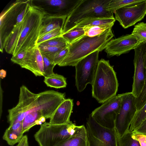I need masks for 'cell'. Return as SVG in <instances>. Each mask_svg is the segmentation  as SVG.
<instances>
[{
  "label": "cell",
  "instance_id": "1",
  "mask_svg": "<svg viewBox=\"0 0 146 146\" xmlns=\"http://www.w3.org/2000/svg\"><path fill=\"white\" fill-rule=\"evenodd\" d=\"M113 36L111 28L93 37L84 35L69 44L68 52L65 58L58 65L60 66H75L81 60L96 51L104 49Z\"/></svg>",
  "mask_w": 146,
  "mask_h": 146
},
{
  "label": "cell",
  "instance_id": "2",
  "mask_svg": "<svg viewBox=\"0 0 146 146\" xmlns=\"http://www.w3.org/2000/svg\"><path fill=\"white\" fill-rule=\"evenodd\" d=\"M92 86V96L102 104L116 95L118 83L116 73L109 60H99Z\"/></svg>",
  "mask_w": 146,
  "mask_h": 146
},
{
  "label": "cell",
  "instance_id": "3",
  "mask_svg": "<svg viewBox=\"0 0 146 146\" xmlns=\"http://www.w3.org/2000/svg\"><path fill=\"white\" fill-rule=\"evenodd\" d=\"M45 15L42 10L30 3L23 21L21 33L13 56L36 45L40 27Z\"/></svg>",
  "mask_w": 146,
  "mask_h": 146
},
{
  "label": "cell",
  "instance_id": "4",
  "mask_svg": "<svg viewBox=\"0 0 146 146\" xmlns=\"http://www.w3.org/2000/svg\"><path fill=\"white\" fill-rule=\"evenodd\" d=\"M111 0H81L66 18L62 34L75 26L82 20L94 17H114L106 9Z\"/></svg>",
  "mask_w": 146,
  "mask_h": 146
},
{
  "label": "cell",
  "instance_id": "5",
  "mask_svg": "<svg viewBox=\"0 0 146 146\" xmlns=\"http://www.w3.org/2000/svg\"><path fill=\"white\" fill-rule=\"evenodd\" d=\"M83 125L77 126L72 121L65 124L45 122L34 135L39 146H56L62 141L77 134Z\"/></svg>",
  "mask_w": 146,
  "mask_h": 146
},
{
  "label": "cell",
  "instance_id": "6",
  "mask_svg": "<svg viewBox=\"0 0 146 146\" xmlns=\"http://www.w3.org/2000/svg\"><path fill=\"white\" fill-rule=\"evenodd\" d=\"M89 146H118L116 129L104 127L97 123L90 114L86 125Z\"/></svg>",
  "mask_w": 146,
  "mask_h": 146
},
{
  "label": "cell",
  "instance_id": "7",
  "mask_svg": "<svg viewBox=\"0 0 146 146\" xmlns=\"http://www.w3.org/2000/svg\"><path fill=\"white\" fill-rule=\"evenodd\" d=\"M122 94L115 95L105 102L91 113L99 124L106 128H115V122L122 101Z\"/></svg>",
  "mask_w": 146,
  "mask_h": 146
},
{
  "label": "cell",
  "instance_id": "8",
  "mask_svg": "<svg viewBox=\"0 0 146 146\" xmlns=\"http://www.w3.org/2000/svg\"><path fill=\"white\" fill-rule=\"evenodd\" d=\"M99 51L94 52L80 60L75 66V85L78 91H83L87 85H92L99 61Z\"/></svg>",
  "mask_w": 146,
  "mask_h": 146
},
{
  "label": "cell",
  "instance_id": "9",
  "mask_svg": "<svg viewBox=\"0 0 146 146\" xmlns=\"http://www.w3.org/2000/svg\"><path fill=\"white\" fill-rule=\"evenodd\" d=\"M38 96V94L31 92L24 85L21 86L17 104L8 111L7 121L10 125L22 121L26 116L36 106Z\"/></svg>",
  "mask_w": 146,
  "mask_h": 146
},
{
  "label": "cell",
  "instance_id": "10",
  "mask_svg": "<svg viewBox=\"0 0 146 146\" xmlns=\"http://www.w3.org/2000/svg\"><path fill=\"white\" fill-rule=\"evenodd\" d=\"M30 0H17L1 16L0 22V51L3 52L6 41L9 35L18 25L17 19Z\"/></svg>",
  "mask_w": 146,
  "mask_h": 146
},
{
  "label": "cell",
  "instance_id": "11",
  "mask_svg": "<svg viewBox=\"0 0 146 146\" xmlns=\"http://www.w3.org/2000/svg\"><path fill=\"white\" fill-rule=\"evenodd\" d=\"M122 101L119 111L115 122V128L118 137L129 131L130 125L137 111L135 97L131 92L122 94Z\"/></svg>",
  "mask_w": 146,
  "mask_h": 146
},
{
  "label": "cell",
  "instance_id": "12",
  "mask_svg": "<svg viewBox=\"0 0 146 146\" xmlns=\"http://www.w3.org/2000/svg\"><path fill=\"white\" fill-rule=\"evenodd\" d=\"M81 0H30V3L46 15L67 17Z\"/></svg>",
  "mask_w": 146,
  "mask_h": 146
},
{
  "label": "cell",
  "instance_id": "13",
  "mask_svg": "<svg viewBox=\"0 0 146 146\" xmlns=\"http://www.w3.org/2000/svg\"><path fill=\"white\" fill-rule=\"evenodd\" d=\"M146 47V41H143L140 43L134 49V72L131 92L135 98L139 96L145 84V71L144 56Z\"/></svg>",
  "mask_w": 146,
  "mask_h": 146
},
{
  "label": "cell",
  "instance_id": "14",
  "mask_svg": "<svg viewBox=\"0 0 146 146\" xmlns=\"http://www.w3.org/2000/svg\"><path fill=\"white\" fill-rule=\"evenodd\" d=\"M115 19L124 29L134 25L141 20L146 14V0L123 7L114 12Z\"/></svg>",
  "mask_w": 146,
  "mask_h": 146
},
{
  "label": "cell",
  "instance_id": "15",
  "mask_svg": "<svg viewBox=\"0 0 146 146\" xmlns=\"http://www.w3.org/2000/svg\"><path fill=\"white\" fill-rule=\"evenodd\" d=\"M139 43L132 34L127 35L111 40L105 48V51L108 57L118 56L134 49Z\"/></svg>",
  "mask_w": 146,
  "mask_h": 146
},
{
  "label": "cell",
  "instance_id": "16",
  "mask_svg": "<svg viewBox=\"0 0 146 146\" xmlns=\"http://www.w3.org/2000/svg\"><path fill=\"white\" fill-rule=\"evenodd\" d=\"M19 65L22 68L30 70L36 76H44L43 60L38 45L27 50L26 55Z\"/></svg>",
  "mask_w": 146,
  "mask_h": 146
},
{
  "label": "cell",
  "instance_id": "17",
  "mask_svg": "<svg viewBox=\"0 0 146 146\" xmlns=\"http://www.w3.org/2000/svg\"><path fill=\"white\" fill-rule=\"evenodd\" d=\"M73 100L65 99L59 106L50 118L51 124H60L69 122L73 106Z\"/></svg>",
  "mask_w": 146,
  "mask_h": 146
},
{
  "label": "cell",
  "instance_id": "18",
  "mask_svg": "<svg viewBox=\"0 0 146 146\" xmlns=\"http://www.w3.org/2000/svg\"><path fill=\"white\" fill-rule=\"evenodd\" d=\"M66 18L45 15L40 27L38 38L56 29H63Z\"/></svg>",
  "mask_w": 146,
  "mask_h": 146
},
{
  "label": "cell",
  "instance_id": "19",
  "mask_svg": "<svg viewBox=\"0 0 146 146\" xmlns=\"http://www.w3.org/2000/svg\"><path fill=\"white\" fill-rule=\"evenodd\" d=\"M24 133L22 121L19 122L9 125L5 130L3 138L9 145L13 146L20 141Z\"/></svg>",
  "mask_w": 146,
  "mask_h": 146
},
{
  "label": "cell",
  "instance_id": "20",
  "mask_svg": "<svg viewBox=\"0 0 146 146\" xmlns=\"http://www.w3.org/2000/svg\"><path fill=\"white\" fill-rule=\"evenodd\" d=\"M56 146H89L86 127L83 125L77 134L62 141Z\"/></svg>",
  "mask_w": 146,
  "mask_h": 146
},
{
  "label": "cell",
  "instance_id": "21",
  "mask_svg": "<svg viewBox=\"0 0 146 146\" xmlns=\"http://www.w3.org/2000/svg\"><path fill=\"white\" fill-rule=\"evenodd\" d=\"M22 23L16 26L7 37L4 48L8 53L13 54L21 32Z\"/></svg>",
  "mask_w": 146,
  "mask_h": 146
},
{
  "label": "cell",
  "instance_id": "22",
  "mask_svg": "<svg viewBox=\"0 0 146 146\" xmlns=\"http://www.w3.org/2000/svg\"><path fill=\"white\" fill-rule=\"evenodd\" d=\"M115 21L114 17H94L85 19L76 26L84 28L95 26L114 24Z\"/></svg>",
  "mask_w": 146,
  "mask_h": 146
},
{
  "label": "cell",
  "instance_id": "23",
  "mask_svg": "<svg viewBox=\"0 0 146 146\" xmlns=\"http://www.w3.org/2000/svg\"><path fill=\"white\" fill-rule=\"evenodd\" d=\"M66 78L63 76L54 73L44 77V82L47 86L59 89L65 88L67 86Z\"/></svg>",
  "mask_w": 146,
  "mask_h": 146
},
{
  "label": "cell",
  "instance_id": "24",
  "mask_svg": "<svg viewBox=\"0 0 146 146\" xmlns=\"http://www.w3.org/2000/svg\"><path fill=\"white\" fill-rule=\"evenodd\" d=\"M42 116L41 112L34 108L32 110L31 112L26 116L22 121L24 133L28 131L33 127L36 125V121L39 120Z\"/></svg>",
  "mask_w": 146,
  "mask_h": 146
},
{
  "label": "cell",
  "instance_id": "25",
  "mask_svg": "<svg viewBox=\"0 0 146 146\" xmlns=\"http://www.w3.org/2000/svg\"><path fill=\"white\" fill-rule=\"evenodd\" d=\"M145 0H111L107 11L113 14L117 9L123 7L137 4Z\"/></svg>",
  "mask_w": 146,
  "mask_h": 146
},
{
  "label": "cell",
  "instance_id": "26",
  "mask_svg": "<svg viewBox=\"0 0 146 146\" xmlns=\"http://www.w3.org/2000/svg\"><path fill=\"white\" fill-rule=\"evenodd\" d=\"M146 120V104L136 112L131 123L129 131L132 132L138 129Z\"/></svg>",
  "mask_w": 146,
  "mask_h": 146
},
{
  "label": "cell",
  "instance_id": "27",
  "mask_svg": "<svg viewBox=\"0 0 146 146\" xmlns=\"http://www.w3.org/2000/svg\"><path fill=\"white\" fill-rule=\"evenodd\" d=\"M84 33L83 28L75 26L61 36L69 44L84 35Z\"/></svg>",
  "mask_w": 146,
  "mask_h": 146
},
{
  "label": "cell",
  "instance_id": "28",
  "mask_svg": "<svg viewBox=\"0 0 146 146\" xmlns=\"http://www.w3.org/2000/svg\"><path fill=\"white\" fill-rule=\"evenodd\" d=\"M114 24L101 25L83 28L84 31V35L93 37L98 35L106 30L111 28Z\"/></svg>",
  "mask_w": 146,
  "mask_h": 146
},
{
  "label": "cell",
  "instance_id": "29",
  "mask_svg": "<svg viewBox=\"0 0 146 146\" xmlns=\"http://www.w3.org/2000/svg\"><path fill=\"white\" fill-rule=\"evenodd\" d=\"M129 131L122 136L118 137V146H141L138 141L133 138Z\"/></svg>",
  "mask_w": 146,
  "mask_h": 146
},
{
  "label": "cell",
  "instance_id": "30",
  "mask_svg": "<svg viewBox=\"0 0 146 146\" xmlns=\"http://www.w3.org/2000/svg\"><path fill=\"white\" fill-rule=\"evenodd\" d=\"M140 43L146 41V23H140L135 25L131 34Z\"/></svg>",
  "mask_w": 146,
  "mask_h": 146
},
{
  "label": "cell",
  "instance_id": "31",
  "mask_svg": "<svg viewBox=\"0 0 146 146\" xmlns=\"http://www.w3.org/2000/svg\"><path fill=\"white\" fill-rule=\"evenodd\" d=\"M38 45L41 53L52 62L54 55L64 48L48 46Z\"/></svg>",
  "mask_w": 146,
  "mask_h": 146
},
{
  "label": "cell",
  "instance_id": "32",
  "mask_svg": "<svg viewBox=\"0 0 146 146\" xmlns=\"http://www.w3.org/2000/svg\"><path fill=\"white\" fill-rule=\"evenodd\" d=\"M144 62L145 71V84L139 96L137 98H135V103L137 111L142 108L146 104V47L144 56Z\"/></svg>",
  "mask_w": 146,
  "mask_h": 146
},
{
  "label": "cell",
  "instance_id": "33",
  "mask_svg": "<svg viewBox=\"0 0 146 146\" xmlns=\"http://www.w3.org/2000/svg\"><path fill=\"white\" fill-rule=\"evenodd\" d=\"M68 44L66 40L60 36L46 41L39 45L64 48L68 47Z\"/></svg>",
  "mask_w": 146,
  "mask_h": 146
},
{
  "label": "cell",
  "instance_id": "34",
  "mask_svg": "<svg viewBox=\"0 0 146 146\" xmlns=\"http://www.w3.org/2000/svg\"><path fill=\"white\" fill-rule=\"evenodd\" d=\"M63 29L58 28L50 31L41 37L37 40L36 45H38L46 41L56 37L60 36L62 34Z\"/></svg>",
  "mask_w": 146,
  "mask_h": 146
},
{
  "label": "cell",
  "instance_id": "35",
  "mask_svg": "<svg viewBox=\"0 0 146 146\" xmlns=\"http://www.w3.org/2000/svg\"><path fill=\"white\" fill-rule=\"evenodd\" d=\"M44 63V76L47 77L52 74L54 73L53 69L56 65L41 53Z\"/></svg>",
  "mask_w": 146,
  "mask_h": 146
},
{
  "label": "cell",
  "instance_id": "36",
  "mask_svg": "<svg viewBox=\"0 0 146 146\" xmlns=\"http://www.w3.org/2000/svg\"><path fill=\"white\" fill-rule=\"evenodd\" d=\"M69 50L68 46L62 49L54 56L52 62L56 65L60 64L66 56Z\"/></svg>",
  "mask_w": 146,
  "mask_h": 146
},
{
  "label": "cell",
  "instance_id": "37",
  "mask_svg": "<svg viewBox=\"0 0 146 146\" xmlns=\"http://www.w3.org/2000/svg\"><path fill=\"white\" fill-rule=\"evenodd\" d=\"M27 50L22 51L17 54L15 56H13L11 60L14 63L20 64L25 56Z\"/></svg>",
  "mask_w": 146,
  "mask_h": 146
},
{
  "label": "cell",
  "instance_id": "38",
  "mask_svg": "<svg viewBox=\"0 0 146 146\" xmlns=\"http://www.w3.org/2000/svg\"><path fill=\"white\" fill-rule=\"evenodd\" d=\"M132 137L138 141L141 146H146V135L132 133Z\"/></svg>",
  "mask_w": 146,
  "mask_h": 146
},
{
  "label": "cell",
  "instance_id": "39",
  "mask_svg": "<svg viewBox=\"0 0 146 146\" xmlns=\"http://www.w3.org/2000/svg\"><path fill=\"white\" fill-rule=\"evenodd\" d=\"M132 133H139L146 135V120L138 129L132 131Z\"/></svg>",
  "mask_w": 146,
  "mask_h": 146
},
{
  "label": "cell",
  "instance_id": "40",
  "mask_svg": "<svg viewBox=\"0 0 146 146\" xmlns=\"http://www.w3.org/2000/svg\"><path fill=\"white\" fill-rule=\"evenodd\" d=\"M28 138L27 135H23L17 146H28Z\"/></svg>",
  "mask_w": 146,
  "mask_h": 146
},
{
  "label": "cell",
  "instance_id": "41",
  "mask_svg": "<svg viewBox=\"0 0 146 146\" xmlns=\"http://www.w3.org/2000/svg\"><path fill=\"white\" fill-rule=\"evenodd\" d=\"M7 74V72L4 70L2 69L0 70V77L3 79L6 76Z\"/></svg>",
  "mask_w": 146,
  "mask_h": 146
},
{
  "label": "cell",
  "instance_id": "42",
  "mask_svg": "<svg viewBox=\"0 0 146 146\" xmlns=\"http://www.w3.org/2000/svg\"><path fill=\"white\" fill-rule=\"evenodd\" d=\"M46 118L44 116L41 117L39 119L42 123H44L46 121Z\"/></svg>",
  "mask_w": 146,
  "mask_h": 146
}]
</instances>
